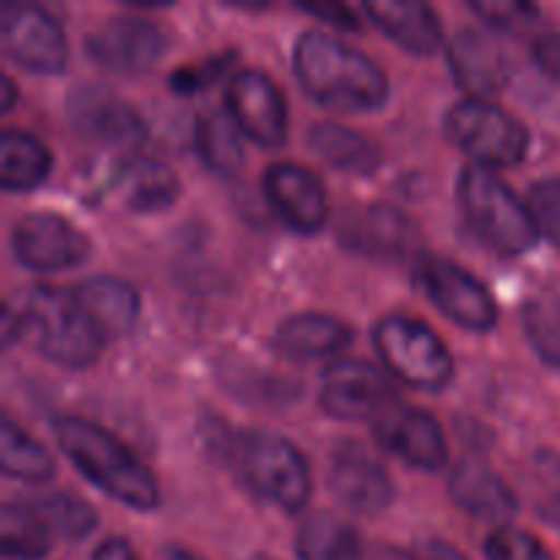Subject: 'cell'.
<instances>
[{
	"label": "cell",
	"mask_w": 560,
	"mask_h": 560,
	"mask_svg": "<svg viewBox=\"0 0 560 560\" xmlns=\"http://www.w3.org/2000/svg\"><path fill=\"white\" fill-rule=\"evenodd\" d=\"M392 381L361 359H339L323 372L320 408L342 421L383 416L392 405Z\"/></svg>",
	"instance_id": "cell-13"
},
{
	"label": "cell",
	"mask_w": 560,
	"mask_h": 560,
	"mask_svg": "<svg viewBox=\"0 0 560 560\" xmlns=\"http://www.w3.org/2000/svg\"><path fill=\"white\" fill-rule=\"evenodd\" d=\"M115 191L129 211L153 213L164 211L178 200L180 180L170 164L135 156L131 162L120 164L115 173Z\"/></svg>",
	"instance_id": "cell-23"
},
{
	"label": "cell",
	"mask_w": 560,
	"mask_h": 560,
	"mask_svg": "<svg viewBox=\"0 0 560 560\" xmlns=\"http://www.w3.org/2000/svg\"><path fill=\"white\" fill-rule=\"evenodd\" d=\"M372 339L386 370L408 386L441 392L454 377V359L446 342L424 320L386 315L372 328Z\"/></svg>",
	"instance_id": "cell-6"
},
{
	"label": "cell",
	"mask_w": 560,
	"mask_h": 560,
	"mask_svg": "<svg viewBox=\"0 0 560 560\" xmlns=\"http://www.w3.org/2000/svg\"><path fill=\"white\" fill-rule=\"evenodd\" d=\"M233 58H235V52H222V55H217V58L202 60V63L184 66V69H178L173 77H170V85H173V91H178V93L202 91V88H208L211 82H217L219 77L228 71V63Z\"/></svg>",
	"instance_id": "cell-36"
},
{
	"label": "cell",
	"mask_w": 560,
	"mask_h": 560,
	"mask_svg": "<svg viewBox=\"0 0 560 560\" xmlns=\"http://www.w3.org/2000/svg\"><path fill=\"white\" fill-rule=\"evenodd\" d=\"M337 233L342 244L359 255L386 257V260L408 255L419 238L413 219L388 202L345 211L337 224Z\"/></svg>",
	"instance_id": "cell-17"
},
{
	"label": "cell",
	"mask_w": 560,
	"mask_h": 560,
	"mask_svg": "<svg viewBox=\"0 0 560 560\" xmlns=\"http://www.w3.org/2000/svg\"><path fill=\"white\" fill-rule=\"evenodd\" d=\"M167 560H202V558L195 556V552L184 550V547H170Z\"/></svg>",
	"instance_id": "cell-43"
},
{
	"label": "cell",
	"mask_w": 560,
	"mask_h": 560,
	"mask_svg": "<svg viewBox=\"0 0 560 560\" xmlns=\"http://www.w3.org/2000/svg\"><path fill=\"white\" fill-rule=\"evenodd\" d=\"M528 206L539 233L547 235V241L560 252V178H545L530 186Z\"/></svg>",
	"instance_id": "cell-35"
},
{
	"label": "cell",
	"mask_w": 560,
	"mask_h": 560,
	"mask_svg": "<svg viewBox=\"0 0 560 560\" xmlns=\"http://www.w3.org/2000/svg\"><path fill=\"white\" fill-rule=\"evenodd\" d=\"M52 170L47 145L31 131H0V186L5 191H27L44 184Z\"/></svg>",
	"instance_id": "cell-25"
},
{
	"label": "cell",
	"mask_w": 560,
	"mask_h": 560,
	"mask_svg": "<svg viewBox=\"0 0 560 560\" xmlns=\"http://www.w3.org/2000/svg\"><path fill=\"white\" fill-rule=\"evenodd\" d=\"M230 118L241 135L266 148H279L288 140V104L277 82L257 69H241L224 93Z\"/></svg>",
	"instance_id": "cell-12"
},
{
	"label": "cell",
	"mask_w": 560,
	"mask_h": 560,
	"mask_svg": "<svg viewBox=\"0 0 560 560\" xmlns=\"http://www.w3.org/2000/svg\"><path fill=\"white\" fill-rule=\"evenodd\" d=\"M364 545L359 530L328 512H315L301 525L295 539L299 560H361Z\"/></svg>",
	"instance_id": "cell-27"
},
{
	"label": "cell",
	"mask_w": 560,
	"mask_h": 560,
	"mask_svg": "<svg viewBox=\"0 0 560 560\" xmlns=\"http://www.w3.org/2000/svg\"><path fill=\"white\" fill-rule=\"evenodd\" d=\"M14 312L20 320V339H27L38 353L69 370H85L107 342L82 315L69 290L36 288L14 306Z\"/></svg>",
	"instance_id": "cell-4"
},
{
	"label": "cell",
	"mask_w": 560,
	"mask_h": 560,
	"mask_svg": "<svg viewBox=\"0 0 560 560\" xmlns=\"http://www.w3.org/2000/svg\"><path fill=\"white\" fill-rule=\"evenodd\" d=\"M195 148L211 173L235 175L244 167L241 131L228 109H206L195 120Z\"/></svg>",
	"instance_id": "cell-26"
},
{
	"label": "cell",
	"mask_w": 560,
	"mask_h": 560,
	"mask_svg": "<svg viewBox=\"0 0 560 560\" xmlns=\"http://www.w3.org/2000/svg\"><path fill=\"white\" fill-rule=\"evenodd\" d=\"M69 293L104 339L124 337L140 317V293L126 279L91 277Z\"/></svg>",
	"instance_id": "cell-20"
},
{
	"label": "cell",
	"mask_w": 560,
	"mask_h": 560,
	"mask_svg": "<svg viewBox=\"0 0 560 560\" xmlns=\"http://www.w3.org/2000/svg\"><path fill=\"white\" fill-rule=\"evenodd\" d=\"M25 503H31L38 514H42L44 523L49 525V530L69 541L85 539L88 534H93L98 517L91 506H88L82 498L71 495V492H47V495L27 498Z\"/></svg>",
	"instance_id": "cell-31"
},
{
	"label": "cell",
	"mask_w": 560,
	"mask_h": 560,
	"mask_svg": "<svg viewBox=\"0 0 560 560\" xmlns=\"http://www.w3.org/2000/svg\"><path fill=\"white\" fill-rule=\"evenodd\" d=\"M3 88H0V93H3V96H0V109H3V113H9L11 107H14V98H16V85H14V80H11L9 74H3Z\"/></svg>",
	"instance_id": "cell-42"
},
{
	"label": "cell",
	"mask_w": 560,
	"mask_h": 560,
	"mask_svg": "<svg viewBox=\"0 0 560 560\" xmlns=\"http://www.w3.org/2000/svg\"><path fill=\"white\" fill-rule=\"evenodd\" d=\"M293 71L306 96L334 113H375L388 102L386 71L331 33H301L293 44Z\"/></svg>",
	"instance_id": "cell-1"
},
{
	"label": "cell",
	"mask_w": 560,
	"mask_h": 560,
	"mask_svg": "<svg viewBox=\"0 0 560 560\" xmlns=\"http://www.w3.org/2000/svg\"><path fill=\"white\" fill-rule=\"evenodd\" d=\"M539 479H541V498L539 512L547 523L560 534V457H539Z\"/></svg>",
	"instance_id": "cell-37"
},
{
	"label": "cell",
	"mask_w": 560,
	"mask_h": 560,
	"mask_svg": "<svg viewBox=\"0 0 560 560\" xmlns=\"http://www.w3.org/2000/svg\"><path fill=\"white\" fill-rule=\"evenodd\" d=\"M328 487L355 514H381L394 501V481L359 443H339L328 465Z\"/></svg>",
	"instance_id": "cell-15"
},
{
	"label": "cell",
	"mask_w": 560,
	"mask_h": 560,
	"mask_svg": "<svg viewBox=\"0 0 560 560\" xmlns=\"http://www.w3.org/2000/svg\"><path fill=\"white\" fill-rule=\"evenodd\" d=\"M448 66L459 88L470 93V98L498 96L509 82V60L503 49L485 33L465 27L448 42Z\"/></svg>",
	"instance_id": "cell-19"
},
{
	"label": "cell",
	"mask_w": 560,
	"mask_h": 560,
	"mask_svg": "<svg viewBox=\"0 0 560 560\" xmlns=\"http://www.w3.org/2000/svg\"><path fill=\"white\" fill-rule=\"evenodd\" d=\"M11 252L31 271H63L91 255V238L60 213L31 211L11 228Z\"/></svg>",
	"instance_id": "cell-10"
},
{
	"label": "cell",
	"mask_w": 560,
	"mask_h": 560,
	"mask_svg": "<svg viewBox=\"0 0 560 560\" xmlns=\"http://www.w3.org/2000/svg\"><path fill=\"white\" fill-rule=\"evenodd\" d=\"M55 438L69 463L109 498L140 512L159 506V487L151 470L126 443L96 421L60 416L55 421Z\"/></svg>",
	"instance_id": "cell-2"
},
{
	"label": "cell",
	"mask_w": 560,
	"mask_h": 560,
	"mask_svg": "<svg viewBox=\"0 0 560 560\" xmlns=\"http://www.w3.org/2000/svg\"><path fill=\"white\" fill-rule=\"evenodd\" d=\"M310 145L317 156L345 173L366 175L377 167V151L364 135L339 124H315L310 131Z\"/></svg>",
	"instance_id": "cell-29"
},
{
	"label": "cell",
	"mask_w": 560,
	"mask_h": 560,
	"mask_svg": "<svg viewBox=\"0 0 560 560\" xmlns=\"http://www.w3.org/2000/svg\"><path fill=\"white\" fill-rule=\"evenodd\" d=\"M170 38L162 25L145 16H109L85 36V52L98 66L120 74L145 71L167 52Z\"/></svg>",
	"instance_id": "cell-11"
},
{
	"label": "cell",
	"mask_w": 560,
	"mask_h": 560,
	"mask_svg": "<svg viewBox=\"0 0 560 560\" xmlns=\"http://www.w3.org/2000/svg\"><path fill=\"white\" fill-rule=\"evenodd\" d=\"M370 20L392 42L413 55H432L443 42L441 16L430 3L421 0H375L364 3Z\"/></svg>",
	"instance_id": "cell-21"
},
{
	"label": "cell",
	"mask_w": 560,
	"mask_h": 560,
	"mask_svg": "<svg viewBox=\"0 0 560 560\" xmlns=\"http://www.w3.org/2000/svg\"><path fill=\"white\" fill-rule=\"evenodd\" d=\"M262 191L273 211L295 233L312 235L326 228L328 202L320 178L295 162H277L262 175Z\"/></svg>",
	"instance_id": "cell-16"
},
{
	"label": "cell",
	"mask_w": 560,
	"mask_h": 560,
	"mask_svg": "<svg viewBox=\"0 0 560 560\" xmlns=\"http://www.w3.org/2000/svg\"><path fill=\"white\" fill-rule=\"evenodd\" d=\"M252 560H277V558L266 556V552H257V556H255V558H252Z\"/></svg>",
	"instance_id": "cell-44"
},
{
	"label": "cell",
	"mask_w": 560,
	"mask_h": 560,
	"mask_svg": "<svg viewBox=\"0 0 560 560\" xmlns=\"http://www.w3.org/2000/svg\"><path fill=\"white\" fill-rule=\"evenodd\" d=\"M487 560H556L552 552L528 530L501 525L485 541Z\"/></svg>",
	"instance_id": "cell-33"
},
{
	"label": "cell",
	"mask_w": 560,
	"mask_h": 560,
	"mask_svg": "<svg viewBox=\"0 0 560 560\" xmlns=\"http://www.w3.org/2000/svg\"><path fill=\"white\" fill-rule=\"evenodd\" d=\"M52 547V530L25 501L0 509V550L11 560H42Z\"/></svg>",
	"instance_id": "cell-28"
},
{
	"label": "cell",
	"mask_w": 560,
	"mask_h": 560,
	"mask_svg": "<svg viewBox=\"0 0 560 560\" xmlns=\"http://www.w3.org/2000/svg\"><path fill=\"white\" fill-rule=\"evenodd\" d=\"M470 11H476L487 25L506 33H525L541 16L539 5L520 3V0H474Z\"/></svg>",
	"instance_id": "cell-34"
},
{
	"label": "cell",
	"mask_w": 560,
	"mask_h": 560,
	"mask_svg": "<svg viewBox=\"0 0 560 560\" xmlns=\"http://www.w3.org/2000/svg\"><path fill=\"white\" fill-rule=\"evenodd\" d=\"M523 331L536 355L560 370V293H541L525 301Z\"/></svg>",
	"instance_id": "cell-32"
},
{
	"label": "cell",
	"mask_w": 560,
	"mask_h": 560,
	"mask_svg": "<svg viewBox=\"0 0 560 560\" xmlns=\"http://www.w3.org/2000/svg\"><path fill=\"white\" fill-rule=\"evenodd\" d=\"M0 44L16 66L36 74H58L69 58V42L49 11L27 0H5L0 9Z\"/></svg>",
	"instance_id": "cell-9"
},
{
	"label": "cell",
	"mask_w": 560,
	"mask_h": 560,
	"mask_svg": "<svg viewBox=\"0 0 560 560\" xmlns=\"http://www.w3.org/2000/svg\"><path fill=\"white\" fill-rule=\"evenodd\" d=\"M457 206L479 241L495 255L517 257L534 249L539 224L528 202L487 167L468 164L457 175Z\"/></svg>",
	"instance_id": "cell-3"
},
{
	"label": "cell",
	"mask_w": 560,
	"mask_h": 560,
	"mask_svg": "<svg viewBox=\"0 0 560 560\" xmlns=\"http://www.w3.org/2000/svg\"><path fill=\"white\" fill-rule=\"evenodd\" d=\"M421 558L424 560H468L463 552L457 550V547L448 545V541H443V539L424 541V545H421Z\"/></svg>",
	"instance_id": "cell-41"
},
{
	"label": "cell",
	"mask_w": 560,
	"mask_h": 560,
	"mask_svg": "<svg viewBox=\"0 0 560 560\" xmlns=\"http://www.w3.org/2000/svg\"><path fill=\"white\" fill-rule=\"evenodd\" d=\"M534 58L541 66V71H547L552 80L560 82V31L547 33L534 44Z\"/></svg>",
	"instance_id": "cell-38"
},
{
	"label": "cell",
	"mask_w": 560,
	"mask_h": 560,
	"mask_svg": "<svg viewBox=\"0 0 560 560\" xmlns=\"http://www.w3.org/2000/svg\"><path fill=\"white\" fill-rule=\"evenodd\" d=\"M443 131L479 167H512L528 156V129L487 98L468 96L452 104L443 118Z\"/></svg>",
	"instance_id": "cell-7"
},
{
	"label": "cell",
	"mask_w": 560,
	"mask_h": 560,
	"mask_svg": "<svg viewBox=\"0 0 560 560\" xmlns=\"http://www.w3.org/2000/svg\"><path fill=\"white\" fill-rule=\"evenodd\" d=\"M413 279L427 299L457 326L490 331L498 323V304L487 284L457 262L419 252L413 257Z\"/></svg>",
	"instance_id": "cell-8"
},
{
	"label": "cell",
	"mask_w": 560,
	"mask_h": 560,
	"mask_svg": "<svg viewBox=\"0 0 560 560\" xmlns=\"http://www.w3.org/2000/svg\"><path fill=\"white\" fill-rule=\"evenodd\" d=\"M301 9H304L306 14L320 16V20H326V22H334V25L345 27V31H359V20H355L353 11L342 3H317V5L301 3Z\"/></svg>",
	"instance_id": "cell-39"
},
{
	"label": "cell",
	"mask_w": 560,
	"mask_h": 560,
	"mask_svg": "<svg viewBox=\"0 0 560 560\" xmlns=\"http://www.w3.org/2000/svg\"><path fill=\"white\" fill-rule=\"evenodd\" d=\"M91 560H137L135 550L129 547V541L124 539H107L93 550Z\"/></svg>",
	"instance_id": "cell-40"
},
{
	"label": "cell",
	"mask_w": 560,
	"mask_h": 560,
	"mask_svg": "<svg viewBox=\"0 0 560 560\" xmlns=\"http://www.w3.org/2000/svg\"><path fill=\"white\" fill-rule=\"evenodd\" d=\"M448 492H452L454 503L459 509L481 520H498L501 523V520L514 517L520 509L512 487L481 463L457 465L452 481H448Z\"/></svg>",
	"instance_id": "cell-24"
},
{
	"label": "cell",
	"mask_w": 560,
	"mask_h": 560,
	"mask_svg": "<svg viewBox=\"0 0 560 560\" xmlns=\"http://www.w3.org/2000/svg\"><path fill=\"white\" fill-rule=\"evenodd\" d=\"M235 463L246 485L284 512H301L310 503V465L288 438L271 432H244L235 441Z\"/></svg>",
	"instance_id": "cell-5"
},
{
	"label": "cell",
	"mask_w": 560,
	"mask_h": 560,
	"mask_svg": "<svg viewBox=\"0 0 560 560\" xmlns=\"http://www.w3.org/2000/svg\"><path fill=\"white\" fill-rule=\"evenodd\" d=\"M375 438L386 452L421 470H438L446 465L448 443L441 424L427 410L388 408L375 421Z\"/></svg>",
	"instance_id": "cell-18"
},
{
	"label": "cell",
	"mask_w": 560,
	"mask_h": 560,
	"mask_svg": "<svg viewBox=\"0 0 560 560\" xmlns=\"http://www.w3.org/2000/svg\"><path fill=\"white\" fill-rule=\"evenodd\" d=\"M0 468L11 479L31 481V485L49 481L55 474V463L47 454V448L38 441H33L9 416L0 424Z\"/></svg>",
	"instance_id": "cell-30"
},
{
	"label": "cell",
	"mask_w": 560,
	"mask_h": 560,
	"mask_svg": "<svg viewBox=\"0 0 560 560\" xmlns=\"http://www.w3.org/2000/svg\"><path fill=\"white\" fill-rule=\"evenodd\" d=\"M66 118L80 137L115 148H135L145 140L140 113L102 85H80L66 98Z\"/></svg>",
	"instance_id": "cell-14"
},
{
	"label": "cell",
	"mask_w": 560,
	"mask_h": 560,
	"mask_svg": "<svg viewBox=\"0 0 560 560\" xmlns=\"http://www.w3.org/2000/svg\"><path fill=\"white\" fill-rule=\"evenodd\" d=\"M353 342V328L320 312H301L279 323L273 334V345L284 359L317 361L337 355Z\"/></svg>",
	"instance_id": "cell-22"
}]
</instances>
